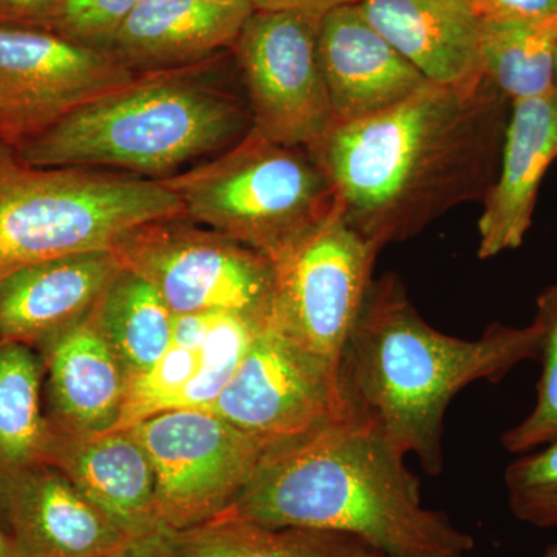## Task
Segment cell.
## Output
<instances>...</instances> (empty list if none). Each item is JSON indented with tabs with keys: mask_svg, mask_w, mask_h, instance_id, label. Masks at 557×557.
Listing matches in <instances>:
<instances>
[{
	"mask_svg": "<svg viewBox=\"0 0 557 557\" xmlns=\"http://www.w3.org/2000/svg\"><path fill=\"white\" fill-rule=\"evenodd\" d=\"M355 2L358 0H251L256 11H288L318 20H322L329 11Z\"/></svg>",
	"mask_w": 557,
	"mask_h": 557,
	"instance_id": "31",
	"label": "cell"
},
{
	"mask_svg": "<svg viewBox=\"0 0 557 557\" xmlns=\"http://www.w3.org/2000/svg\"><path fill=\"white\" fill-rule=\"evenodd\" d=\"M113 255L150 282L174 314L230 313L269 327L276 269L258 249L180 215L127 231Z\"/></svg>",
	"mask_w": 557,
	"mask_h": 557,
	"instance_id": "7",
	"label": "cell"
},
{
	"mask_svg": "<svg viewBox=\"0 0 557 557\" xmlns=\"http://www.w3.org/2000/svg\"><path fill=\"white\" fill-rule=\"evenodd\" d=\"M135 78L106 51L46 28L0 24V137L14 148Z\"/></svg>",
	"mask_w": 557,
	"mask_h": 557,
	"instance_id": "11",
	"label": "cell"
},
{
	"mask_svg": "<svg viewBox=\"0 0 557 557\" xmlns=\"http://www.w3.org/2000/svg\"><path fill=\"white\" fill-rule=\"evenodd\" d=\"M541 557H557V544L552 545V547L545 549L544 555H542Z\"/></svg>",
	"mask_w": 557,
	"mask_h": 557,
	"instance_id": "36",
	"label": "cell"
},
{
	"mask_svg": "<svg viewBox=\"0 0 557 557\" xmlns=\"http://www.w3.org/2000/svg\"><path fill=\"white\" fill-rule=\"evenodd\" d=\"M17 163L14 149L11 148L9 143L0 137V171L7 170L11 164Z\"/></svg>",
	"mask_w": 557,
	"mask_h": 557,
	"instance_id": "33",
	"label": "cell"
},
{
	"mask_svg": "<svg viewBox=\"0 0 557 557\" xmlns=\"http://www.w3.org/2000/svg\"><path fill=\"white\" fill-rule=\"evenodd\" d=\"M0 557H14L9 539L3 534L2 528H0Z\"/></svg>",
	"mask_w": 557,
	"mask_h": 557,
	"instance_id": "34",
	"label": "cell"
},
{
	"mask_svg": "<svg viewBox=\"0 0 557 557\" xmlns=\"http://www.w3.org/2000/svg\"><path fill=\"white\" fill-rule=\"evenodd\" d=\"M137 3L138 0H60L46 30L104 51Z\"/></svg>",
	"mask_w": 557,
	"mask_h": 557,
	"instance_id": "28",
	"label": "cell"
},
{
	"mask_svg": "<svg viewBox=\"0 0 557 557\" xmlns=\"http://www.w3.org/2000/svg\"><path fill=\"white\" fill-rule=\"evenodd\" d=\"M251 0H138L106 53L134 75L199 67L233 49Z\"/></svg>",
	"mask_w": 557,
	"mask_h": 557,
	"instance_id": "14",
	"label": "cell"
},
{
	"mask_svg": "<svg viewBox=\"0 0 557 557\" xmlns=\"http://www.w3.org/2000/svg\"><path fill=\"white\" fill-rule=\"evenodd\" d=\"M509 109L483 73L428 83L376 115L333 124L309 150L332 183L341 218L383 249L485 199Z\"/></svg>",
	"mask_w": 557,
	"mask_h": 557,
	"instance_id": "1",
	"label": "cell"
},
{
	"mask_svg": "<svg viewBox=\"0 0 557 557\" xmlns=\"http://www.w3.org/2000/svg\"><path fill=\"white\" fill-rule=\"evenodd\" d=\"M555 84L557 89V50H556V64H555Z\"/></svg>",
	"mask_w": 557,
	"mask_h": 557,
	"instance_id": "37",
	"label": "cell"
},
{
	"mask_svg": "<svg viewBox=\"0 0 557 557\" xmlns=\"http://www.w3.org/2000/svg\"><path fill=\"white\" fill-rule=\"evenodd\" d=\"M0 528L14 557H110L134 539L44 461L0 471Z\"/></svg>",
	"mask_w": 557,
	"mask_h": 557,
	"instance_id": "13",
	"label": "cell"
},
{
	"mask_svg": "<svg viewBox=\"0 0 557 557\" xmlns=\"http://www.w3.org/2000/svg\"><path fill=\"white\" fill-rule=\"evenodd\" d=\"M60 0H0V24L46 28Z\"/></svg>",
	"mask_w": 557,
	"mask_h": 557,
	"instance_id": "30",
	"label": "cell"
},
{
	"mask_svg": "<svg viewBox=\"0 0 557 557\" xmlns=\"http://www.w3.org/2000/svg\"><path fill=\"white\" fill-rule=\"evenodd\" d=\"M42 461L60 469L131 536H148L160 530L156 471L131 429L84 437L50 424Z\"/></svg>",
	"mask_w": 557,
	"mask_h": 557,
	"instance_id": "18",
	"label": "cell"
},
{
	"mask_svg": "<svg viewBox=\"0 0 557 557\" xmlns=\"http://www.w3.org/2000/svg\"><path fill=\"white\" fill-rule=\"evenodd\" d=\"M557 16L534 21L482 20V73L509 102L556 89Z\"/></svg>",
	"mask_w": 557,
	"mask_h": 557,
	"instance_id": "23",
	"label": "cell"
},
{
	"mask_svg": "<svg viewBox=\"0 0 557 557\" xmlns=\"http://www.w3.org/2000/svg\"><path fill=\"white\" fill-rule=\"evenodd\" d=\"M39 351L46 362L51 426L84 437L112 431L123 412L129 376L91 314Z\"/></svg>",
	"mask_w": 557,
	"mask_h": 557,
	"instance_id": "19",
	"label": "cell"
},
{
	"mask_svg": "<svg viewBox=\"0 0 557 557\" xmlns=\"http://www.w3.org/2000/svg\"><path fill=\"white\" fill-rule=\"evenodd\" d=\"M207 412L270 443L296 437L344 416L338 368L270 324Z\"/></svg>",
	"mask_w": 557,
	"mask_h": 557,
	"instance_id": "12",
	"label": "cell"
},
{
	"mask_svg": "<svg viewBox=\"0 0 557 557\" xmlns=\"http://www.w3.org/2000/svg\"><path fill=\"white\" fill-rule=\"evenodd\" d=\"M406 454L343 416L271 443L225 515L358 537L386 557H465L474 537L424 507Z\"/></svg>",
	"mask_w": 557,
	"mask_h": 557,
	"instance_id": "2",
	"label": "cell"
},
{
	"mask_svg": "<svg viewBox=\"0 0 557 557\" xmlns=\"http://www.w3.org/2000/svg\"><path fill=\"white\" fill-rule=\"evenodd\" d=\"M129 381L148 372L172 344L174 313L159 289L134 271L123 270L91 313Z\"/></svg>",
	"mask_w": 557,
	"mask_h": 557,
	"instance_id": "22",
	"label": "cell"
},
{
	"mask_svg": "<svg viewBox=\"0 0 557 557\" xmlns=\"http://www.w3.org/2000/svg\"><path fill=\"white\" fill-rule=\"evenodd\" d=\"M357 557H386V556L381 555V553H379V552H373V549L366 548V549H362V552L359 553V555Z\"/></svg>",
	"mask_w": 557,
	"mask_h": 557,
	"instance_id": "35",
	"label": "cell"
},
{
	"mask_svg": "<svg viewBox=\"0 0 557 557\" xmlns=\"http://www.w3.org/2000/svg\"><path fill=\"white\" fill-rule=\"evenodd\" d=\"M201 366L199 350L174 346L157 361L148 372L129 381L126 401L116 426L112 431H124L148 418L164 412L180 388L196 376Z\"/></svg>",
	"mask_w": 557,
	"mask_h": 557,
	"instance_id": "26",
	"label": "cell"
},
{
	"mask_svg": "<svg viewBox=\"0 0 557 557\" xmlns=\"http://www.w3.org/2000/svg\"><path fill=\"white\" fill-rule=\"evenodd\" d=\"M381 249L359 236L338 208L271 259L276 309L271 324L338 368L341 351L368 289Z\"/></svg>",
	"mask_w": 557,
	"mask_h": 557,
	"instance_id": "9",
	"label": "cell"
},
{
	"mask_svg": "<svg viewBox=\"0 0 557 557\" xmlns=\"http://www.w3.org/2000/svg\"><path fill=\"white\" fill-rule=\"evenodd\" d=\"M512 515L539 528H557V438L512 461L505 471Z\"/></svg>",
	"mask_w": 557,
	"mask_h": 557,
	"instance_id": "27",
	"label": "cell"
},
{
	"mask_svg": "<svg viewBox=\"0 0 557 557\" xmlns=\"http://www.w3.org/2000/svg\"><path fill=\"white\" fill-rule=\"evenodd\" d=\"M536 319L542 327L537 403L522 423L502 437V445L512 454L528 453L557 438V285L539 296Z\"/></svg>",
	"mask_w": 557,
	"mask_h": 557,
	"instance_id": "25",
	"label": "cell"
},
{
	"mask_svg": "<svg viewBox=\"0 0 557 557\" xmlns=\"http://www.w3.org/2000/svg\"><path fill=\"white\" fill-rule=\"evenodd\" d=\"M318 54L335 124L376 115L429 83L366 20L358 2L322 16Z\"/></svg>",
	"mask_w": 557,
	"mask_h": 557,
	"instance_id": "16",
	"label": "cell"
},
{
	"mask_svg": "<svg viewBox=\"0 0 557 557\" xmlns=\"http://www.w3.org/2000/svg\"><path fill=\"white\" fill-rule=\"evenodd\" d=\"M319 22L307 14L255 10L233 47L251 131L278 145L310 149L335 124L319 64Z\"/></svg>",
	"mask_w": 557,
	"mask_h": 557,
	"instance_id": "10",
	"label": "cell"
},
{
	"mask_svg": "<svg viewBox=\"0 0 557 557\" xmlns=\"http://www.w3.org/2000/svg\"><path fill=\"white\" fill-rule=\"evenodd\" d=\"M156 533L132 539L126 547L121 548L120 552L110 557H160Z\"/></svg>",
	"mask_w": 557,
	"mask_h": 557,
	"instance_id": "32",
	"label": "cell"
},
{
	"mask_svg": "<svg viewBox=\"0 0 557 557\" xmlns=\"http://www.w3.org/2000/svg\"><path fill=\"white\" fill-rule=\"evenodd\" d=\"M46 362L39 350L0 343V471L42 461L50 421L42 412Z\"/></svg>",
	"mask_w": 557,
	"mask_h": 557,
	"instance_id": "24",
	"label": "cell"
},
{
	"mask_svg": "<svg viewBox=\"0 0 557 557\" xmlns=\"http://www.w3.org/2000/svg\"><path fill=\"white\" fill-rule=\"evenodd\" d=\"M185 215L161 180L86 168L0 171V276L42 260L112 251L127 231Z\"/></svg>",
	"mask_w": 557,
	"mask_h": 557,
	"instance_id": "5",
	"label": "cell"
},
{
	"mask_svg": "<svg viewBox=\"0 0 557 557\" xmlns=\"http://www.w3.org/2000/svg\"><path fill=\"white\" fill-rule=\"evenodd\" d=\"M185 218L270 259L336 211L335 190L310 150L249 131L207 161L161 180Z\"/></svg>",
	"mask_w": 557,
	"mask_h": 557,
	"instance_id": "6",
	"label": "cell"
},
{
	"mask_svg": "<svg viewBox=\"0 0 557 557\" xmlns=\"http://www.w3.org/2000/svg\"><path fill=\"white\" fill-rule=\"evenodd\" d=\"M138 75L14 146L30 168H86L164 180L236 145L251 131L248 106L190 75Z\"/></svg>",
	"mask_w": 557,
	"mask_h": 557,
	"instance_id": "4",
	"label": "cell"
},
{
	"mask_svg": "<svg viewBox=\"0 0 557 557\" xmlns=\"http://www.w3.org/2000/svg\"><path fill=\"white\" fill-rule=\"evenodd\" d=\"M541 339L536 318L522 329L494 322L478 339L446 335L420 317L397 274L373 278L341 351L344 416L375 428L428 475H438L453 398L541 358Z\"/></svg>",
	"mask_w": 557,
	"mask_h": 557,
	"instance_id": "3",
	"label": "cell"
},
{
	"mask_svg": "<svg viewBox=\"0 0 557 557\" xmlns=\"http://www.w3.org/2000/svg\"><path fill=\"white\" fill-rule=\"evenodd\" d=\"M480 20L534 21L557 16V0H472Z\"/></svg>",
	"mask_w": 557,
	"mask_h": 557,
	"instance_id": "29",
	"label": "cell"
},
{
	"mask_svg": "<svg viewBox=\"0 0 557 557\" xmlns=\"http://www.w3.org/2000/svg\"><path fill=\"white\" fill-rule=\"evenodd\" d=\"M160 557H357L369 548L348 534L271 528L222 515L185 530L156 533Z\"/></svg>",
	"mask_w": 557,
	"mask_h": 557,
	"instance_id": "21",
	"label": "cell"
},
{
	"mask_svg": "<svg viewBox=\"0 0 557 557\" xmlns=\"http://www.w3.org/2000/svg\"><path fill=\"white\" fill-rule=\"evenodd\" d=\"M113 251L42 260L0 276V343L39 350L86 321L123 273Z\"/></svg>",
	"mask_w": 557,
	"mask_h": 557,
	"instance_id": "15",
	"label": "cell"
},
{
	"mask_svg": "<svg viewBox=\"0 0 557 557\" xmlns=\"http://www.w3.org/2000/svg\"><path fill=\"white\" fill-rule=\"evenodd\" d=\"M366 20L429 81L482 73V20L472 0H358Z\"/></svg>",
	"mask_w": 557,
	"mask_h": 557,
	"instance_id": "20",
	"label": "cell"
},
{
	"mask_svg": "<svg viewBox=\"0 0 557 557\" xmlns=\"http://www.w3.org/2000/svg\"><path fill=\"white\" fill-rule=\"evenodd\" d=\"M557 160V89L511 102L500 161L479 219V258L518 249L533 223L539 188Z\"/></svg>",
	"mask_w": 557,
	"mask_h": 557,
	"instance_id": "17",
	"label": "cell"
},
{
	"mask_svg": "<svg viewBox=\"0 0 557 557\" xmlns=\"http://www.w3.org/2000/svg\"><path fill=\"white\" fill-rule=\"evenodd\" d=\"M152 461L157 519L185 530L225 515L271 445L207 410H168L131 428Z\"/></svg>",
	"mask_w": 557,
	"mask_h": 557,
	"instance_id": "8",
	"label": "cell"
}]
</instances>
